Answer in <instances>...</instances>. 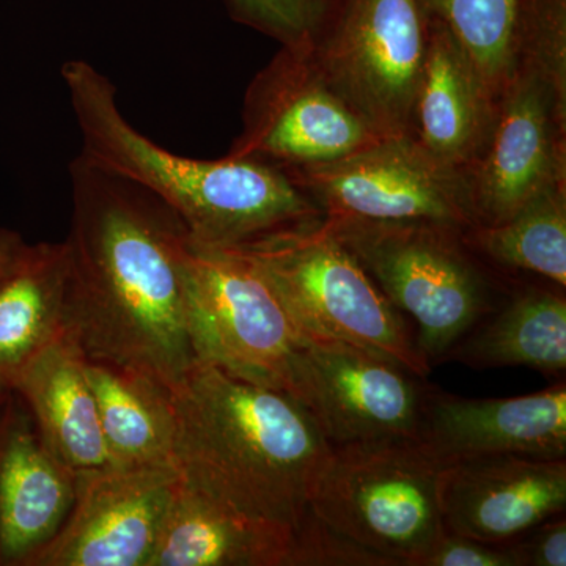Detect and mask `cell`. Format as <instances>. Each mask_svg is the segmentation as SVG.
Returning <instances> with one entry per match:
<instances>
[{"instance_id": "obj_11", "label": "cell", "mask_w": 566, "mask_h": 566, "mask_svg": "<svg viewBox=\"0 0 566 566\" xmlns=\"http://www.w3.org/2000/svg\"><path fill=\"white\" fill-rule=\"evenodd\" d=\"M389 357L335 340H305L296 400L331 446L420 436L428 389Z\"/></svg>"}, {"instance_id": "obj_2", "label": "cell", "mask_w": 566, "mask_h": 566, "mask_svg": "<svg viewBox=\"0 0 566 566\" xmlns=\"http://www.w3.org/2000/svg\"><path fill=\"white\" fill-rule=\"evenodd\" d=\"M174 392L178 474L252 520L296 531L333 450L314 415L205 363Z\"/></svg>"}, {"instance_id": "obj_13", "label": "cell", "mask_w": 566, "mask_h": 566, "mask_svg": "<svg viewBox=\"0 0 566 566\" xmlns=\"http://www.w3.org/2000/svg\"><path fill=\"white\" fill-rule=\"evenodd\" d=\"M475 227L497 226L528 200L566 182V112L535 77L513 73L493 132L464 172Z\"/></svg>"}, {"instance_id": "obj_8", "label": "cell", "mask_w": 566, "mask_h": 566, "mask_svg": "<svg viewBox=\"0 0 566 566\" xmlns=\"http://www.w3.org/2000/svg\"><path fill=\"white\" fill-rule=\"evenodd\" d=\"M427 43L419 0H338L312 54L324 80L378 136H405Z\"/></svg>"}, {"instance_id": "obj_9", "label": "cell", "mask_w": 566, "mask_h": 566, "mask_svg": "<svg viewBox=\"0 0 566 566\" xmlns=\"http://www.w3.org/2000/svg\"><path fill=\"white\" fill-rule=\"evenodd\" d=\"M324 218L436 222L474 229L468 182L460 170L424 150L415 137H382L335 161L286 174Z\"/></svg>"}, {"instance_id": "obj_15", "label": "cell", "mask_w": 566, "mask_h": 566, "mask_svg": "<svg viewBox=\"0 0 566 566\" xmlns=\"http://www.w3.org/2000/svg\"><path fill=\"white\" fill-rule=\"evenodd\" d=\"M76 495V474L43 444L13 392L0 408V566H31L57 535Z\"/></svg>"}, {"instance_id": "obj_16", "label": "cell", "mask_w": 566, "mask_h": 566, "mask_svg": "<svg viewBox=\"0 0 566 566\" xmlns=\"http://www.w3.org/2000/svg\"><path fill=\"white\" fill-rule=\"evenodd\" d=\"M420 436L447 458H566L565 382L513 398L464 400L428 389Z\"/></svg>"}, {"instance_id": "obj_5", "label": "cell", "mask_w": 566, "mask_h": 566, "mask_svg": "<svg viewBox=\"0 0 566 566\" xmlns=\"http://www.w3.org/2000/svg\"><path fill=\"white\" fill-rule=\"evenodd\" d=\"M450 461L422 436L333 446L311 509L394 566H420L447 532L441 483Z\"/></svg>"}, {"instance_id": "obj_27", "label": "cell", "mask_w": 566, "mask_h": 566, "mask_svg": "<svg viewBox=\"0 0 566 566\" xmlns=\"http://www.w3.org/2000/svg\"><path fill=\"white\" fill-rule=\"evenodd\" d=\"M286 566H394L389 558L327 526L308 506L292 534Z\"/></svg>"}, {"instance_id": "obj_24", "label": "cell", "mask_w": 566, "mask_h": 566, "mask_svg": "<svg viewBox=\"0 0 566 566\" xmlns=\"http://www.w3.org/2000/svg\"><path fill=\"white\" fill-rule=\"evenodd\" d=\"M419 6L427 20L452 33L499 102L512 76L510 41L517 0H419Z\"/></svg>"}, {"instance_id": "obj_12", "label": "cell", "mask_w": 566, "mask_h": 566, "mask_svg": "<svg viewBox=\"0 0 566 566\" xmlns=\"http://www.w3.org/2000/svg\"><path fill=\"white\" fill-rule=\"evenodd\" d=\"M180 483L174 468H104L76 474L57 535L31 566H148Z\"/></svg>"}, {"instance_id": "obj_17", "label": "cell", "mask_w": 566, "mask_h": 566, "mask_svg": "<svg viewBox=\"0 0 566 566\" xmlns=\"http://www.w3.org/2000/svg\"><path fill=\"white\" fill-rule=\"evenodd\" d=\"M495 111L497 99L452 33L428 20L427 55L409 136L464 174L490 139Z\"/></svg>"}, {"instance_id": "obj_4", "label": "cell", "mask_w": 566, "mask_h": 566, "mask_svg": "<svg viewBox=\"0 0 566 566\" xmlns=\"http://www.w3.org/2000/svg\"><path fill=\"white\" fill-rule=\"evenodd\" d=\"M229 251L262 275L305 340L360 346L420 378L431 370L403 316L329 232L324 218L264 234Z\"/></svg>"}, {"instance_id": "obj_10", "label": "cell", "mask_w": 566, "mask_h": 566, "mask_svg": "<svg viewBox=\"0 0 566 566\" xmlns=\"http://www.w3.org/2000/svg\"><path fill=\"white\" fill-rule=\"evenodd\" d=\"M382 139L334 92L312 48H286L253 77L243 128L227 155L283 174L335 161Z\"/></svg>"}, {"instance_id": "obj_7", "label": "cell", "mask_w": 566, "mask_h": 566, "mask_svg": "<svg viewBox=\"0 0 566 566\" xmlns=\"http://www.w3.org/2000/svg\"><path fill=\"white\" fill-rule=\"evenodd\" d=\"M189 303L197 363L296 398L305 338L251 264L191 238Z\"/></svg>"}, {"instance_id": "obj_20", "label": "cell", "mask_w": 566, "mask_h": 566, "mask_svg": "<svg viewBox=\"0 0 566 566\" xmlns=\"http://www.w3.org/2000/svg\"><path fill=\"white\" fill-rule=\"evenodd\" d=\"M85 375L95 395L112 468H174L178 416L175 392L155 376L87 359Z\"/></svg>"}, {"instance_id": "obj_21", "label": "cell", "mask_w": 566, "mask_h": 566, "mask_svg": "<svg viewBox=\"0 0 566 566\" xmlns=\"http://www.w3.org/2000/svg\"><path fill=\"white\" fill-rule=\"evenodd\" d=\"M69 275L65 241L25 243L0 270V378L10 389L63 333Z\"/></svg>"}, {"instance_id": "obj_25", "label": "cell", "mask_w": 566, "mask_h": 566, "mask_svg": "<svg viewBox=\"0 0 566 566\" xmlns=\"http://www.w3.org/2000/svg\"><path fill=\"white\" fill-rule=\"evenodd\" d=\"M510 54L566 112V0H517Z\"/></svg>"}, {"instance_id": "obj_18", "label": "cell", "mask_w": 566, "mask_h": 566, "mask_svg": "<svg viewBox=\"0 0 566 566\" xmlns=\"http://www.w3.org/2000/svg\"><path fill=\"white\" fill-rule=\"evenodd\" d=\"M52 455L74 474L112 468L85 356L63 333L11 385Z\"/></svg>"}, {"instance_id": "obj_29", "label": "cell", "mask_w": 566, "mask_h": 566, "mask_svg": "<svg viewBox=\"0 0 566 566\" xmlns=\"http://www.w3.org/2000/svg\"><path fill=\"white\" fill-rule=\"evenodd\" d=\"M506 545L517 566H565L566 520L560 515L549 517Z\"/></svg>"}, {"instance_id": "obj_19", "label": "cell", "mask_w": 566, "mask_h": 566, "mask_svg": "<svg viewBox=\"0 0 566 566\" xmlns=\"http://www.w3.org/2000/svg\"><path fill=\"white\" fill-rule=\"evenodd\" d=\"M292 534L237 512L180 475L148 566H286Z\"/></svg>"}, {"instance_id": "obj_30", "label": "cell", "mask_w": 566, "mask_h": 566, "mask_svg": "<svg viewBox=\"0 0 566 566\" xmlns=\"http://www.w3.org/2000/svg\"><path fill=\"white\" fill-rule=\"evenodd\" d=\"M24 244L25 241L22 240L20 233L0 229V270H3L17 256Z\"/></svg>"}, {"instance_id": "obj_26", "label": "cell", "mask_w": 566, "mask_h": 566, "mask_svg": "<svg viewBox=\"0 0 566 566\" xmlns=\"http://www.w3.org/2000/svg\"><path fill=\"white\" fill-rule=\"evenodd\" d=\"M234 20L286 48H312L338 0H223Z\"/></svg>"}, {"instance_id": "obj_3", "label": "cell", "mask_w": 566, "mask_h": 566, "mask_svg": "<svg viewBox=\"0 0 566 566\" xmlns=\"http://www.w3.org/2000/svg\"><path fill=\"white\" fill-rule=\"evenodd\" d=\"M82 155L155 193L182 219L193 243L232 249L323 219L318 205L281 170L252 159H196L163 148L126 120L117 88L92 63L62 66Z\"/></svg>"}, {"instance_id": "obj_23", "label": "cell", "mask_w": 566, "mask_h": 566, "mask_svg": "<svg viewBox=\"0 0 566 566\" xmlns=\"http://www.w3.org/2000/svg\"><path fill=\"white\" fill-rule=\"evenodd\" d=\"M493 262L566 286V182L528 200L505 222L464 233Z\"/></svg>"}, {"instance_id": "obj_28", "label": "cell", "mask_w": 566, "mask_h": 566, "mask_svg": "<svg viewBox=\"0 0 566 566\" xmlns=\"http://www.w3.org/2000/svg\"><path fill=\"white\" fill-rule=\"evenodd\" d=\"M420 566H517V564L506 543L491 545V543L446 532Z\"/></svg>"}, {"instance_id": "obj_1", "label": "cell", "mask_w": 566, "mask_h": 566, "mask_svg": "<svg viewBox=\"0 0 566 566\" xmlns=\"http://www.w3.org/2000/svg\"><path fill=\"white\" fill-rule=\"evenodd\" d=\"M70 178L63 329L87 359L137 368L177 389L197 363L188 227L155 193L82 153Z\"/></svg>"}, {"instance_id": "obj_6", "label": "cell", "mask_w": 566, "mask_h": 566, "mask_svg": "<svg viewBox=\"0 0 566 566\" xmlns=\"http://www.w3.org/2000/svg\"><path fill=\"white\" fill-rule=\"evenodd\" d=\"M324 223L387 300L416 319V345L428 364L447 359L490 311V283L465 252L464 230L424 221Z\"/></svg>"}, {"instance_id": "obj_22", "label": "cell", "mask_w": 566, "mask_h": 566, "mask_svg": "<svg viewBox=\"0 0 566 566\" xmlns=\"http://www.w3.org/2000/svg\"><path fill=\"white\" fill-rule=\"evenodd\" d=\"M472 331L447 354L449 359L474 368L528 367L554 376L566 370L564 294L528 289Z\"/></svg>"}, {"instance_id": "obj_14", "label": "cell", "mask_w": 566, "mask_h": 566, "mask_svg": "<svg viewBox=\"0 0 566 566\" xmlns=\"http://www.w3.org/2000/svg\"><path fill=\"white\" fill-rule=\"evenodd\" d=\"M441 509L450 534L505 545L564 515L566 458H457L442 475Z\"/></svg>"}, {"instance_id": "obj_31", "label": "cell", "mask_w": 566, "mask_h": 566, "mask_svg": "<svg viewBox=\"0 0 566 566\" xmlns=\"http://www.w3.org/2000/svg\"><path fill=\"white\" fill-rule=\"evenodd\" d=\"M10 394V387L3 382L2 378H0V408H2V406L6 405V401L9 400Z\"/></svg>"}]
</instances>
